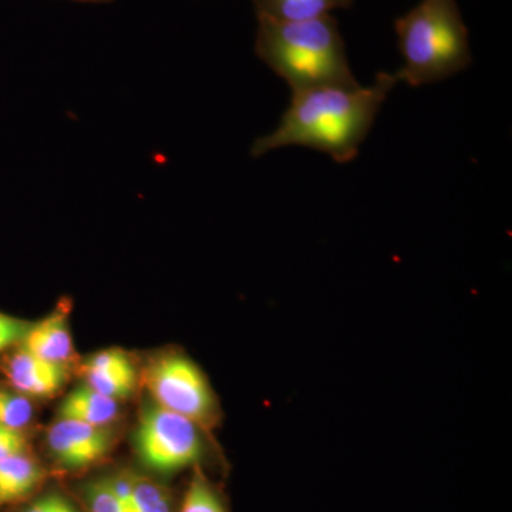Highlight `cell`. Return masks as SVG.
I'll list each match as a JSON object with an SVG mask.
<instances>
[{"mask_svg":"<svg viewBox=\"0 0 512 512\" xmlns=\"http://www.w3.org/2000/svg\"><path fill=\"white\" fill-rule=\"evenodd\" d=\"M397 82L396 74L380 72L369 87L322 86L292 92L278 127L255 141L252 157L301 146L329 154L336 163H350Z\"/></svg>","mask_w":512,"mask_h":512,"instance_id":"6da1fadb","label":"cell"},{"mask_svg":"<svg viewBox=\"0 0 512 512\" xmlns=\"http://www.w3.org/2000/svg\"><path fill=\"white\" fill-rule=\"evenodd\" d=\"M255 52L292 92L322 86H357L338 22L332 16L305 22L258 18Z\"/></svg>","mask_w":512,"mask_h":512,"instance_id":"7a4b0ae2","label":"cell"},{"mask_svg":"<svg viewBox=\"0 0 512 512\" xmlns=\"http://www.w3.org/2000/svg\"><path fill=\"white\" fill-rule=\"evenodd\" d=\"M404 64L397 80L412 87L441 82L473 62L456 0H421L394 23Z\"/></svg>","mask_w":512,"mask_h":512,"instance_id":"3957f363","label":"cell"},{"mask_svg":"<svg viewBox=\"0 0 512 512\" xmlns=\"http://www.w3.org/2000/svg\"><path fill=\"white\" fill-rule=\"evenodd\" d=\"M204 431L187 417L151 402L138 416L134 450L147 470L171 476L185 468L201 467L207 456Z\"/></svg>","mask_w":512,"mask_h":512,"instance_id":"277c9868","label":"cell"},{"mask_svg":"<svg viewBox=\"0 0 512 512\" xmlns=\"http://www.w3.org/2000/svg\"><path fill=\"white\" fill-rule=\"evenodd\" d=\"M143 382L154 403L187 417L201 429L211 430L220 423V403L207 376L184 353L154 357L144 369Z\"/></svg>","mask_w":512,"mask_h":512,"instance_id":"5b68a950","label":"cell"},{"mask_svg":"<svg viewBox=\"0 0 512 512\" xmlns=\"http://www.w3.org/2000/svg\"><path fill=\"white\" fill-rule=\"evenodd\" d=\"M50 458L64 473H83L106 461L116 446L111 427L57 419L46 433Z\"/></svg>","mask_w":512,"mask_h":512,"instance_id":"8992f818","label":"cell"},{"mask_svg":"<svg viewBox=\"0 0 512 512\" xmlns=\"http://www.w3.org/2000/svg\"><path fill=\"white\" fill-rule=\"evenodd\" d=\"M6 377L16 392L28 397H53L67 380V367L40 359L20 348L6 363Z\"/></svg>","mask_w":512,"mask_h":512,"instance_id":"52a82bcc","label":"cell"},{"mask_svg":"<svg viewBox=\"0 0 512 512\" xmlns=\"http://www.w3.org/2000/svg\"><path fill=\"white\" fill-rule=\"evenodd\" d=\"M20 348L57 365L67 366L72 362L74 348L67 308L60 306L40 322L30 325Z\"/></svg>","mask_w":512,"mask_h":512,"instance_id":"ba28073f","label":"cell"},{"mask_svg":"<svg viewBox=\"0 0 512 512\" xmlns=\"http://www.w3.org/2000/svg\"><path fill=\"white\" fill-rule=\"evenodd\" d=\"M49 471L32 456L18 454L0 460V503L13 504L29 500L45 484Z\"/></svg>","mask_w":512,"mask_h":512,"instance_id":"9c48e42d","label":"cell"},{"mask_svg":"<svg viewBox=\"0 0 512 512\" xmlns=\"http://www.w3.org/2000/svg\"><path fill=\"white\" fill-rule=\"evenodd\" d=\"M120 416V402L80 384L57 407V419L80 421L90 426L110 427Z\"/></svg>","mask_w":512,"mask_h":512,"instance_id":"30bf717a","label":"cell"},{"mask_svg":"<svg viewBox=\"0 0 512 512\" xmlns=\"http://www.w3.org/2000/svg\"><path fill=\"white\" fill-rule=\"evenodd\" d=\"M258 18L276 22H305L329 16L338 9H349L353 0H252Z\"/></svg>","mask_w":512,"mask_h":512,"instance_id":"8fae6325","label":"cell"},{"mask_svg":"<svg viewBox=\"0 0 512 512\" xmlns=\"http://www.w3.org/2000/svg\"><path fill=\"white\" fill-rule=\"evenodd\" d=\"M178 512H229L228 501L220 485L211 481L201 467L192 468Z\"/></svg>","mask_w":512,"mask_h":512,"instance_id":"7c38bea8","label":"cell"},{"mask_svg":"<svg viewBox=\"0 0 512 512\" xmlns=\"http://www.w3.org/2000/svg\"><path fill=\"white\" fill-rule=\"evenodd\" d=\"M134 512H174V497L170 488L160 481L131 471Z\"/></svg>","mask_w":512,"mask_h":512,"instance_id":"4fadbf2b","label":"cell"},{"mask_svg":"<svg viewBox=\"0 0 512 512\" xmlns=\"http://www.w3.org/2000/svg\"><path fill=\"white\" fill-rule=\"evenodd\" d=\"M80 373L87 386L117 402L128 399L136 390L137 372H109L82 365Z\"/></svg>","mask_w":512,"mask_h":512,"instance_id":"5bb4252c","label":"cell"},{"mask_svg":"<svg viewBox=\"0 0 512 512\" xmlns=\"http://www.w3.org/2000/svg\"><path fill=\"white\" fill-rule=\"evenodd\" d=\"M33 413L30 397L16 390L0 389V427L25 431L32 423Z\"/></svg>","mask_w":512,"mask_h":512,"instance_id":"9a60e30c","label":"cell"},{"mask_svg":"<svg viewBox=\"0 0 512 512\" xmlns=\"http://www.w3.org/2000/svg\"><path fill=\"white\" fill-rule=\"evenodd\" d=\"M82 494L87 512H127L111 485L109 474L84 484Z\"/></svg>","mask_w":512,"mask_h":512,"instance_id":"2e32d148","label":"cell"},{"mask_svg":"<svg viewBox=\"0 0 512 512\" xmlns=\"http://www.w3.org/2000/svg\"><path fill=\"white\" fill-rule=\"evenodd\" d=\"M30 323L0 312V352L18 345L25 338Z\"/></svg>","mask_w":512,"mask_h":512,"instance_id":"e0dca14e","label":"cell"},{"mask_svg":"<svg viewBox=\"0 0 512 512\" xmlns=\"http://www.w3.org/2000/svg\"><path fill=\"white\" fill-rule=\"evenodd\" d=\"M30 453V441L25 431L0 427V460Z\"/></svg>","mask_w":512,"mask_h":512,"instance_id":"ac0fdd59","label":"cell"},{"mask_svg":"<svg viewBox=\"0 0 512 512\" xmlns=\"http://www.w3.org/2000/svg\"><path fill=\"white\" fill-rule=\"evenodd\" d=\"M60 493H49L33 498L16 512H56Z\"/></svg>","mask_w":512,"mask_h":512,"instance_id":"d6986e66","label":"cell"},{"mask_svg":"<svg viewBox=\"0 0 512 512\" xmlns=\"http://www.w3.org/2000/svg\"><path fill=\"white\" fill-rule=\"evenodd\" d=\"M56 512H80L76 504L72 503V500L66 497V495L60 494L59 503H57Z\"/></svg>","mask_w":512,"mask_h":512,"instance_id":"ffe728a7","label":"cell"},{"mask_svg":"<svg viewBox=\"0 0 512 512\" xmlns=\"http://www.w3.org/2000/svg\"><path fill=\"white\" fill-rule=\"evenodd\" d=\"M79 2H96V3H100V2H109V0H79Z\"/></svg>","mask_w":512,"mask_h":512,"instance_id":"44dd1931","label":"cell"},{"mask_svg":"<svg viewBox=\"0 0 512 512\" xmlns=\"http://www.w3.org/2000/svg\"><path fill=\"white\" fill-rule=\"evenodd\" d=\"M0 505H2V503H0Z\"/></svg>","mask_w":512,"mask_h":512,"instance_id":"7402d4cb","label":"cell"}]
</instances>
